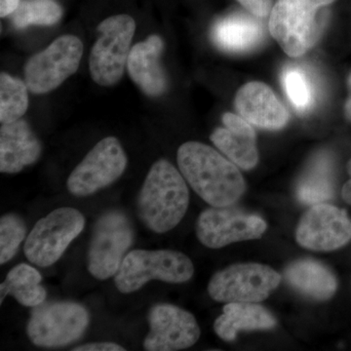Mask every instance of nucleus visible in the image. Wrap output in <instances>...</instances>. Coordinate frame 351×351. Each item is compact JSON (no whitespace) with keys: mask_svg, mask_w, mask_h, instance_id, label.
Wrapping results in <instances>:
<instances>
[{"mask_svg":"<svg viewBox=\"0 0 351 351\" xmlns=\"http://www.w3.org/2000/svg\"><path fill=\"white\" fill-rule=\"evenodd\" d=\"M335 1L277 0L270 12V34L289 56H302L319 38L322 25L318 12Z\"/></svg>","mask_w":351,"mask_h":351,"instance_id":"nucleus-3","label":"nucleus"},{"mask_svg":"<svg viewBox=\"0 0 351 351\" xmlns=\"http://www.w3.org/2000/svg\"><path fill=\"white\" fill-rule=\"evenodd\" d=\"M177 159L189 186L212 207L232 206L246 191L237 166L209 145L184 143L178 149Z\"/></svg>","mask_w":351,"mask_h":351,"instance_id":"nucleus-1","label":"nucleus"},{"mask_svg":"<svg viewBox=\"0 0 351 351\" xmlns=\"http://www.w3.org/2000/svg\"><path fill=\"white\" fill-rule=\"evenodd\" d=\"M276 320L269 311L256 302H228L223 314L214 323V330L219 338L234 341L237 332L253 330L271 329Z\"/></svg>","mask_w":351,"mask_h":351,"instance_id":"nucleus-20","label":"nucleus"},{"mask_svg":"<svg viewBox=\"0 0 351 351\" xmlns=\"http://www.w3.org/2000/svg\"><path fill=\"white\" fill-rule=\"evenodd\" d=\"M21 3L20 0H0V16L2 18L12 15Z\"/></svg>","mask_w":351,"mask_h":351,"instance_id":"nucleus-31","label":"nucleus"},{"mask_svg":"<svg viewBox=\"0 0 351 351\" xmlns=\"http://www.w3.org/2000/svg\"><path fill=\"white\" fill-rule=\"evenodd\" d=\"M83 54L82 40L75 36L57 38L27 61L25 80L29 91L45 94L56 89L75 75Z\"/></svg>","mask_w":351,"mask_h":351,"instance_id":"nucleus-10","label":"nucleus"},{"mask_svg":"<svg viewBox=\"0 0 351 351\" xmlns=\"http://www.w3.org/2000/svg\"><path fill=\"white\" fill-rule=\"evenodd\" d=\"M25 221L16 214L3 215L0 219V263H8L17 254L25 239Z\"/></svg>","mask_w":351,"mask_h":351,"instance_id":"nucleus-26","label":"nucleus"},{"mask_svg":"<svg viewBox=\"0 0 351 351\" xmlns=\"http://www.w3.org/2000/svg\"><path fill=\"white\" fill-rule=\"evenodd\" d=\"M149 332L145 339L147 351L186 350L200 338V328L195 316L170 304L152 306L149 313Z\"/></svg>","mask_w":351,"mask_h":351,"instance_id":"nucleus-14","label":"nucleus"},{"mask_svg":"<svg viewBox=\"0 0 351 351\" xmlns=\"http://www.w3.org/2000/svg\"><path fill=\"white\" fill-rule=\"evenodd\" d=\"M127 162L119 141L114 137L103 138L69 175L66 182L69 193L77 197L94 195L119 180Z\"/></svg>","mask_w":351,"mask_h":351,"instance_id":"nucleus-11","label":"nucleus"},{"mask_svg":"<svg viewBox=\"0 0 351 351\" xmlns=\"http://www.w3.org/2000/svg\"><path fill=\"white\" fill-rule=\"evenodd\" d=\"M41 280L43 277L38 270L27 263H21L8 272L6 280L3 283L8 287H19V286L36 285V284H40Z\"/></svg>","mask_w":351,"mask_h":351,"instance_id":"nucleus-28","label":"nucleus"},{"mask_svg":"<svg viewBox=\"0 0 351 351\" xmlns=\"http://www.w3.org/2000/svg\"><path fill=\"white\" fill-rule=\"evenodd\" d=\"M163 49L162 39L154 34L135 44L129 54V75L149 97L160 96L167 89V77L160 64Z\"/></svg>","mask_w":351,"mask_h":351,"instance_id":"nucleus-17","label":"nucleus"},{"mask_svg":"<svg viewBox=\"0 0 351 351\" xmlns=\"http://www.w3.org/2000/svg\"><path fill=\"white\" fill-rule=\"evenodd\" d=\"M84 226V216L78 210L58 208L39 219L29 232L25 243V257L38 267L54 265Z\"/></svg>","mask_w":351,"mask_h":351,"instance_id":"nucleus-7","label":"nucleus"},{"mask_svg":"<svg viewBox=\"0 0 351 351\" xmlns=\"http://www.w3.org/2000/svg\"><path fill=\"white\" fill-rule=\"evenodd\" d=\"M288 283L307 297L325 301L337 290L336 277L324 265L313 260H300L285 270Z\"/></svg>","mask_w":351,"mask_h":351,"instance_id":"nucleus-21","label":"nucleus"},{"mask_svg":"<svg viewBox=\"0 0 351 351\" xmlns=\"http://www.w3.org/2000/svg\"><path fill=\"white\" fill-rule=\"evenodd\" d=\"M267 228V223L257 215L230 206L213 207L198 217L196 235L204 246L219 249L235 242L260 239Z\"/></svg>","mask_w":351,"mask_h":351,"instance_id":"nucleus-12","label":"nucleus"},{"mask_svg":"<svg viewBox=\"0 0 351 351\" xmlns=\"http://www.w3.org/2000/svg\"><path fill=\"white\" fill-rule=\"evenodd\" d=\"M189 204L184 176L166 159L152 166L137 199L138 218L156 233L170 232L179 225Z\"/></svg>","mask_w":351,"mask_h":351,"instance_id":"nucleus-2","label":"nucleus"},{"mask_svg":"<svg viewBox=\"0 0 351 351\" xmlns=\"http://www.w3.org/2000/svg\"><path fill=\"white\" fill-rule=\"evenodd\" d=\"M223 126L212 133L213 144L235 165L250 170L258 161L256 133L243 117L226 112L223 117Z\"/></svg>","mask_w":351,"mask_h":351,"instance_id":"nucleus-16","label":"nucleus"},{"mask_svg":"<svg viewBox=\"0 0 351 351\" xmlns=\"http://www.w3.org/2000/svg\"><path fill=\"white\" fill-rule=\"evenodd\" d=\"M282 84L289 100L298 112H307L313 107L315 91L309 73L304 69L286 66L282 73Z\"/></svg>","mask_w":351,"mask_h":351,"instance_id":"nucleus-25","label":"nucleus"},{"mask_svg":"<svg viewBox=\"0 0 351 351\" xmlns=\"http://www.w3.org/2000/svg\"><path fill=\"white\" fill-rule=\"evenodd\" d=\"M100 38L89 58L90 75L101 86H112L121 80L128 63L136 23L129 15H115L98 25Z\"/></svg>","mask_w":351,"mask_h":351,"instance_id":"nucleus-5","label":"nucleus"},{"mask_svg":"<svg viewBox=\"0 0 351 351\" xmlns=\"http://www.w3.org/2000/svg\"><path fill=\"white\" fill-rule=\"evenodd\" d=\"M295 240L309 250H337L351 240V221L345 210L326 203L313 205L302 217Z\"/></svg>","mask_w":351,"mask_h":351,"instance_id":"nucleus-13","label":"nucleus"},{"mask_svg":"<svg viewBox=\"0 0 351 351\" xmlns=\"http://www.w3.org/2000/svg\"><path fill=\"white\" fill-rule=\"evenodd\" d=\"M134 241V228L123 212L112 210L95 223L87 254L88 271L99 280L119 272Z\"/></svg>","mask_w":351,"mask_h":351,"instance_id":"nucleus-6","label":"nucleus"},{"mask_svg":"<svg viewBox=\"0 0 351 351\" xmlns=\"http://www.w3.org/2000/svg\"><path fill=\"white\" fill-rule=\"evenodd\" d=\"M281 282L278 272L257 263H237L214 274L208 293L219 302H260Z\"/></svg>","mask_w":351,"mask_h":351,"instance_id":"nucleus-9","label":"nucleus"},{"mask_svg":"<svg viewBox=\"0 0 351 351\" xmlns=\"http://www.w3.org/2000/svg\"><path fill=\"white\" fill-rule=\"evenodd\" d=\"M334 163L326 152L316 154L297 184L298 199L316 205L331 199L335 193Z\"/></svg>","mask_w":351,"mask_h":351,"instance_id":"nucleus-22","label":"nucleus"},{"mask_svg":"<svg viewBox=\"0 0 351 351\" xmlns=\"http://www.w3.org/2000/svg\"><path fill=\"white\" fill-rule=\"evenodd\" d=\"M348 87H350V95L346 104V114L348 119L351 120V75L348 78Z\"/></svg>","mask_w":351,"mask_h":351,"instance_id":"nucleus-33","label":"nucleus"},{"mask_svg":"<svg viewBox=\"0 0 351 351\" xmlns=\"http://www.w3.org/2000/svg\"><path fill=\"white\" fill-rule=\"evenodd\" d=\"M16 29L29 25H53L61 20L63 9L54 0H25L12 14Z\"/></svg>","mask_w":351,"mask_h":351,"instance_id":"nucleus-24","label":"nucleus"},{"mask_svg":"<svg viewBox=\"0 0 351 351\" xmlns=\"http://www.w3.org/2000/svg\"><path fill=\"white\" fill-rule=\"evenodd\" d=\"M43 145L25 120L2 124L0 129V171L16 174L38 160Z\"/></svg>","mask_w":351,"mask_h":351,"instance_id":"nucleus-18","label":"nucleus"},{"mask_svg":"<svg viewBox=\"0 0 351 351\" xmlns=\"http://www.w3.org/2000/svg\"><path fill=\"white\" fill-rule=\"evenodd\" d=\"M348 175H350V180L346 182L343 186V191H341V195H343V199L346 203L351 205V159L348 165Z\"/></svg>","mask_w":351,"mask_h":351,"instance_id":"nucleus-32","label":"nucleus"},{"mask_svg":"<svg viewBox=\"0 0 351 351\" xmlns=\"http://www.w3.org/2000/svg\"><path fill=\"white\" fill-rule=\"evenodd\" d=\"M73 351H124L125 348L114 343H92L73 348Z\"/></svg>","mask_w":351,"mask_h":351,"instance_id":"nucleus-30","label":"nucleus"},{"mask_svg":"<svg viewBox=\"0 0 351 351\" xmlns=\"http://www.w3.org/2000/svg\"><path fill=\"white\" fill-rule=\"evenodd\" d=\"M90 322L84 306L73 302H54L34 307L27 334L40 348L71 345L82 338Z\"/></svg>","mask_w":351,"mask_h":351,"instance_id":"nucleus-8","label":"nucleus"},{"mask_svg":"<svg viewBox=\"0 0 351 351\" xmlns=\"http://www.w3.org/2000/svg\"><path fill=\"white\" fill-rule=\"evenodd\" d=\"M193 274V262L181 252L134 250L124 258L114 282L120 293L131 294L151 280L184 283Z\"/></svg>","mask_w":351,"mask_h":351,"instance_id":"nucleus-4","label":"nucleus"},{"mask_svg":"<svg viewBox=\"0 0 351 351\" xmlns=\"http://www.w3.org/2000/svg\"><path fill=\"white\" fill-rule=\"evenodd\" d=\"M265 32L262 24L252 16L232 14L217 21L212 38L219 49L230 53H244L262 43Z\"/></svg>","mask_w":351,"mask_h":351,"instance_id":"nucleus-19","label":"nucleus"},{"mask_svg":"<svg viewBox=\"0 0 351 351\" xmlns=\"http://www.w3.org/2000/svg\"><path fill=\"white\" fill-rule=\"evenodd\" d=\"M27 83L2 73L0 75V121L10 123L21 119L29 108Z\"/></svg>","mask_w":351,"mask_h":351,"instance_id":"nucleus-23","label":"nucleus"},{"mask_svg":"<svg viewBox=\"0 0 351 351\" xmlns=\"http://www.w3.org/2000/svg\"><path fill=\"white\" fill-rule=\"evenodd\" d=\"M11 295L16 301L27 307H36L43 304L47 297L45 289L40 285H25L19 287H8L1 283L0 285V302H3L6 295Z\"/></svg>","mask_w":351,"mask_h":351,"instance_id":"nucleus-27","label":"nucleus"},{"mask_svg":"<svg viewBox=\"0 0 351 351\" xmlns=\"http://www.w3.org/2000/svg\"><path fill=\"white\" fill-rule=\"evenodd\" d=\"M235 108L252 125L267 130L282 129L289 121L283 104L262 82H249L240 88L235 97Z\"/></svg>","mask_w":351,"mask_h":351,"instance_id":"nucleus-15","label":"nucleus"},{"mask_svg":"<svg viewBox=\"0 0 351 351\" xmlns=\"http://www.w3.org/2000/svg\"><path fill=\"white\" fill-rule=\"evenodd\" d=\"M242 6L258 18H265L271 12L274 0H237Z\"/></svg>","mask_w":351,"mask_h":351,"instance_id":"nucleus-29","label":"nucleus"}]
</instances>
